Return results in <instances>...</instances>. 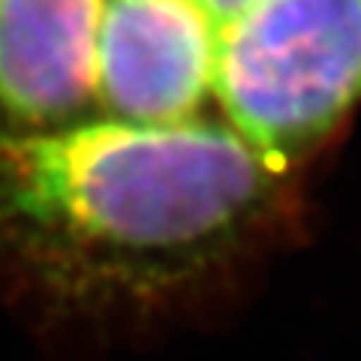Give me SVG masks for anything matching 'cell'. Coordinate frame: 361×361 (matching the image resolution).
<instances>
[{
    "label": "cell",
    "instance_id": "obj_5",
    "mask_svg": "<svg viewBox=\"0 0 361 361\" xmlns=\"http://www.w3.org/2000/svg\"><path fill=\"white\" fill-rule=\"evenodd\" d=\"M253 4H256V0H202V6L208 9V16L217 21L220 30L229 25L232 18H238L244 9H250Z\"/></svg>",
    "mask_w": 361,
    "mask_h": 361
},
{
    "label": "cell",
    "instance_id": "obj_2",
    "mask_svg": "<svg viewBox=\"0 0 361 361\" xmlns=\"http://www.w3.org/2000/svg\"><path fill=\"white\" fill-rule=\"evenodd\" d=\"M211 97L235 135L295 172L361 103V0H256L220 30Z\"/></svg>",
    "mask_w": 361,
    "mask_h": 361
},
{
    "label": "cell",
    "instance_id": "obj_3",
    "mask_svg": "<svg viewBox=\"0 0 361 361\" xmlns=\"http://www.w3.org/2000/svg\"><path fill=\"white\" fill-rule=\"evenodd\" d=\"M220 27L202 0H103L94 45L97 118L178 127L214 94Z\"/></svg>",
    "mask_w": 361,
    "mask_h": 361
},
{
    "label": "cell",
    "instance_id": "obj_4",
    "mask_svg": "<svg viewBox=\"0 0 361 361\" xmlns=\"http://www.w3.org/2000/svg\"><path fill=\"white\" fill-rule=\"evenodd\" d=\"M103 0H0V130L42 133L97 115Z\"/></svg>",
    "mask_w": 361,
    "mask_h": 361
},
{
    "label": "cell",
    "instance_id": "obj_1",
    "mask_svg": "<svg viewBox=\"0 0 361 361\" xmlns=\"http://www.w3.org/2000/svg\"><path fill=\"white\" fill-rule=\"evenodd\" d=\"M289 211L292 172L223 121L0 130V286L45 316L190 304L265 253Z\"/></svg>",
    "mask_w": 361,
    "mask_h": 361
}]
</instances>
